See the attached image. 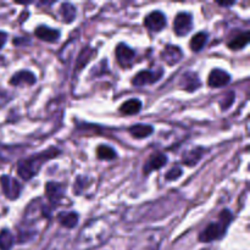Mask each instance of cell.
Instances as JSON below:
<instances>
[{"instance_id": "6da1fadb", "label": "cell", "mask_w": 250, "mask_h": 250, "mask_svg": "<svg viewBox=\"0 0 250 250\" xmlns=\"http://www.w3.org/2000/svg\"><path fill=\"white\" fill-rule=\"evenodd\" d=\"M60 154V150L56 149L55 146H51L48 150H44L42 153L32 155L31 158L23 159L17 164V173L20 177L24 181H29L38 175L41 171L42 166L46 163V161L51 160V159L56 158Z\"/></svg>"}, {"instance_id": "7a4b0ae2", "label": "cell", "mask_w": 250, "mask_h": 250, "mask_svg": "<svg viewBox=\"0 0 250 250\" xmlns=\"http://www.w3.org/2000/svg\"><path fill=\"white\" fill-rule=\"evenodd\" d=\"M232 219V212L229 210H224L220 214V221L219 222H212L205 227L204 231L200 232L199 234V241L203 243H209V242L219 241L222 237L226 234L227 227L231 224Z\"/></svg>"}, {"instance_id": "3957f363", "label": "cell", "mask_w": 250, "mask_h": 250, "mask_svg": "<svg viewBox=\"0 0 250 250\" xmlns=\"http://www.w3.org/2000/svg\"><path fill=\"white\" fill-rule=\"evenodd\" d=\"M0 185H1L4 195L10 200L17 199L22 192V187L19 183V181L9 175H4L0 177Z\"/></svg>"}, {"instance_id": "277c9868", "label": "cell", "mask_w": 250, "mask_h": 250, "mask_svg": "<svg viewBox=\"0 0 250 250\" xmlns=\"http://www.w3.org/2000/svg\"><path fill=\"white\" fill-rule=\"evenodd\" d=\"M193 27V21L192 16L187 12H181L176 16L175 22H173V29H175V33L177 36L185 37L192 31Z\"/></svg>"}, {"instance_id": "5b68a950", "label": "cell", "mask_w": 250, "mask_h": 250, "mask_svg": "<svg viewBox=\"0 0 250 250\" xmlns=\"http://www.w3.org/2000/svg\"><path fill=\"white\" fill-rule=\"evenodd\" d=\"M115 54H116L117 62H119L120 66L124 68H128L129 66L133 63L134 56H136V53H134L133 49H131L125 43H120L119 45L116 46Z\"/></svg>"}, {"instance_id": "8992f818", "label": "cell", "mask_w": 250, "mask_h": 250, "mask_svg": "<svg viewBox=\"0 0 250 250\" xmlns=\"http://www.w3.org/2000/svg\"><path fill=\"white\" fill-rule=\"evenodd\" d=\"M163 75L164 71H158V72H154V71H141V72H138L133 77L132 84L136 85V87H144V85L153 84L156 81L160 80Z\"/></svg>"}, {"instance_id": "52a82bcc", "label": "cell", "mask_w": 250, "mask_h": 250, "mask_svg": "<svg viewBox=\"0 0 250 250\" xmlns=\"http://www.w3.org/2000/svg\"><path fill=\"white\" fill-rule=\"evenodd\" d=\"M144 26L153 32H160L166 27V17L163 12L154 11L144 20Z\"/></svg>"}, {"instance_id": "ba28073f", "label": "cell", "mask_w": 250, "mask_h": 250, "mask_svg": "<svg viewBox=\"0 0 250 250\" xmlns=\"http://www.w3.org/2000/svg\"><path fill=\"white\" fill-rule=\"evenodd\" d=\"M231 82V76L226 71L221 68H215L210 72L209 78H208V84L211 88H221L227 85Z\"/></svg>"}, {"instance_id": "9c48e42d", "label": "cell", "mask_w": 250, "mask_h": 250, "mask_svg": "<svg viewBox=\"0 0 250 250\" xmlns=\"http://www.w3.org/2000/svg\"><path fill=\"white\" fill-rule=\"evenodd\" d=\"M161 58H163V60L165 61L167 65L173 66L182 60L183 51L181 50L180 46L171 45V44H168V45L165 46V49L163 50V53H161Z\"/></svg>"}, {"instance_id": "30bf717a", "label": "cell", "mask_w": 250, "mask_h": 250, "mask_svg": "<svg viewBox=\"0 0 250 250\" xmlns=\"http://www.w3.org/2000/svg\"><path fill=\"white\" fill-rule=\"evenodd\" d=\"M37 78L31 71H20L15 73L10 80V84L15 87H21V85H33L36 83Z\"/></svg>"}, {"instance_id": "8fae6325", "label": "cell", "mask_w": 250, "mask_h": 250, "mask_svg": "<svg viewBox=\"0 0 250 250\" xmlns=\"http://www.w3.org/2000/svg\"><path fill=\"white\" fill-rule=\"evenodd\" d=\"M166 163H167V156L164 155L163 153L153 154V155L148 159L146 165H144V173L148 175L151 171L159 170V168H161L163 166H165Z\"/></svg>"}, {"instance_id": "7c38bea8", "label": "cell", "mask_w": 250, "mask_h": 250, "mask_svg": "<svg viewBox=\"0 0 250 250\" xmlns=\"http://www.w3.org/2000/svg\"><path fill=\"white\" fill-rule=\"evenodd\" d=\"M45 193L49 202H51L53 204H58L61 200V198L63 197L65 187H63L62 185H60V183L48 182L45 186Z\"/></svg>"}, {"instance_id": "4fadbf2b", "label": "cell", "mask_w": 250, "mask_h": 250, "mask_svg": "<svg viewBox=\"0 0 250 250\" xmlns=\"http://www.w3.org/2000/svg\"><path fill=\"white\" fill-rule=\"evenodd\" d=\"M180 84L181 87H182L185 90H187V92H194V90H197L198 88H200L202 82H200L197 73L187 72L181 77Z\"/></svg>"}, {"instance_id": "5bb4252c", "label": "cell", "mask_w": 250, "mask_h": 250, "mask_svg": "<svg viewBox=\"0 0 250 250\" xmlns=\"http://www.w3.org/2000/svg\"><path fill=\"white\" fill-rule=\"evenodd\" d=\"M36 36L38 37L39 39L44 42H48V43H55V42L59 41L60 38V32L58 29L49 28V27L45 26H39L37 27L36 31H34Z\"/></svg>"}, {"instance_id": "9a60e30c", "label": "cell", "mask_w": 250, "mask_h": 250, "mask_svg": "<svg viewBox=\"0 0 250 250\" xmlns=\"http://www.w3.org/2000/svg\"><path fill=\"white\" fill-rule=\"evenodd\" d=\"M128 131L134 138L142 139L150 136L154 132V128L153 126H149V125H134V126L129 127Z\"/></svg>"}, {"instance_id": "2e32d148", "label": "cell", "mask_w": 250, "mask_h": 250, "mask_svg": "<svg viewBox=\"0 0 250 250\" xmlns=\"http://www.w3.org/2000/svg\"><path fill=\"white\" fill-rule=\"evenodd\" d=\"M142 102L138 99H129L125 102L120 107V111L124 115H136L141 111Z\"/></svg>"}, {"instance_id": "e0dca14e", "label": "cell", "mask_w": 250, "mask_h": 250, "mask_svg": "<svg viewBox=\"0 0 250 250\" xmlns=\"http://www.w3.org/2000/svg\"><path fill=\"white\" fill-rule=\"evenodd\" d=\"M76 7L73 6L70 2H65V4L61 5L60 7V15L62 17V21L66 22V23H71L73 20L76 19Z\"/></svg>"}, {"instance_id": "ac0fdd59", "label": "cell", "mask_w": 250, "mask_h": 250, "mask_svg": "<svg viewBox=\"0 0 250 250\" xmlns=\"http://www.w3.org/2000/svg\"><path fill=\"white\" fill-rule=\"evenodd\" d=\"M207 42H208V34L204 33V32H199V33L193 36V38L190 39L189 46L193 51L198 53V51H200L203 48H204Z\"/></svg>"}, {"instance_id": "d6986e66", "label": "cell", "mask_w": 250, "mask_h": 250, "mask_svg": "<svg viewBox=\"0 0 250 250\" xmlns=\"http://www.w3.org/2000/svg\"><path fill=\"white\" fill-rule=\"evenodd\" d=\"M249 42V32H243V33L238 34L237 37H234L231 42H229L227 45L232 50H239V49H243L244 46L248 44Z\"/></svg>"}, {"instance_id": "ffe728a7", "label": "cell", "mask_w": 250, "mask_h": 250, "mask_svg": "<svg viewBox=\"0 0 250 250\" xmlns=\"http://www.w3.org/2000/svg\"><path fill=\"white\" fill-rule=\"evenodd\" d=\"M59 222L67 229H73L78 224V215L76 212H62L58 217Z\"/></svg>"}, {"instance_id": "44dd1931", "label": "cell", "mask_w": 250, "mask_h": 250, "mask_svg": "<svg viewBox=\"0 0 250 250\" xmlns=\"http://www.w3.org/2000/svg\"><path fill=\"white\" fill-rule=\"evenodd\" d=\"M14 236L9 229H1L0 232V250H11L14 247Z\"/></svg>"}, {"instance_id": "7402d4cb", "label": "cell", "mask_w": 250, "mask_h": 250, "mask_svg": "<svg viewBox=\"0 0 250 250\" xmlns=\"http://www.w3.org/2000/svg\"><path fill=\"white\" fill-rule=\"evenodd\" d=\"M203 158V149L202 148H195L194 150H190L187 153L183 158V164L188 166H194L198 164V161Z\"/></svg>"}, {"instance_id": "603a6c76", "label": "cell", "mask_w": 250, "mask_h": 250, "mask_svg": "<svg viewBox=\"0 0 250 250\" xmlns=\"http://www.w3.org/2000/svg\"><path fill=\"white\" fill-rule=\"evenodd\" d=\"M97 155L98 159H100V160L110 161L116 159V151L110 148L109 146H99L97 149Z\"/></svg>"}, {"instance_id": "cb8c5ba5", "label": "cell", "mask_w": 250, "mask_h": 250, "mask_svg": "<svg viewBox=\"0 0 250 250\" xmlns=\"http://www.w3.org/2000/svg\"><path fill=\"white\" fill-rule=\"evenodd\" d=\"M234 102V93L229 92L226 93V95L224 97V99L220 102V106L222 107V110H227L229 107H231V105L233 104Z\"/></svg>"}, {"instance_id": "d4e9b609", "label": "cell", "mask_w": 250, "mask_h": 250, "mask_svg": "<svg viewBox=\"0 0 250 250\" xmlns=\"http://www.w3.org/2000/svg\"><path fill=\"white\" fill-rule=\"evenodd\" d=\"M180 176H182V170H181L180 167H173L172 170H170L167 173H166V180L167 181L177 180Z\"/></svg>"}, {"instance_id": "484cf974", "label": "cell", "mask_w": 250, "mask_h": 250, "mask_svg": "<svg viewBox=\"0 0 250 250\" xmlns=\"http://www.w3.org/2000/svg\"><path fill=\"white\" fill-rule=\"evenodd\" d=\"M10 100H11V97L9 95V93L5 92V90H0V109L5 106Z\"/></svg>"}, {"instance_id": "4316f807", "label": "cell", "mask_w": 250, "mask_h": 250, "mask_svg": "<svg viewBox=\"0 0 250 250\" xmlns=\"http://www.w3.org/2000/svg\"><path fill=\"white\" fill-rule=\"evenodd\" d=\"M15 45H26V44H29L28 38H15L14 41Z\"/></svg>"}, {"instance_id": "83f0119b", "label": "cell", "mask_w": 250, "mask_h": 250, "mask_svg": "<svg viewBox=\"0 0 250 250\" xmlns=\"http://www.w3.org/2000/svg\"><path fill=\"white\" fill-rule=\"evenodd\" d=\"M6 39H7V34L5 33V32H0V49L5 45Z\"/></svg>"}, {"instance_id": "f1b7e54d", "label": "cell", "mask_w": 250, "mask_h": 250, "mask_svg": "<svg viewBox=\"0 0 250 250\" xmlns=\"http://www.w3.org/2000/svg\"><path fill=\"white\" fill-rule=\"evenodd\" d=\"M217 4H219V5H221V6H232V5H234V1H231V2L217 1Z\"/></svg>"}]
</instances>
